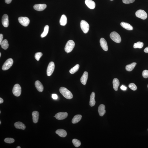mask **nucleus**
<instances>
[{"mask_svg":"<svg viewBox=\"0 0 148 148\" xmlns=\"http://www.w3.org/2000/svg\"><path fill=\"white\" fill-rule=\"evenodd\" d=\"M59 90L61 94L66 99H71L73 98V94L71 92L66 88L64 87H61L60 88Z\"/></svg>","mask_w":148,"mask_h":148,"instance_id":"obj_1","label":"nucleus"},{"mask_svg":"<svg viewBox=\"0 0 148 148\" xmlns=\"http://www.w3.org/2000/svg\"><path fill=\"white\" fill-rule=\"evenodd\" d=\"M75 43L73 41L69 40L67 42L64 48L65 51L67 53L71 52L74 47Z\"/></svg>","mask_w":148,"mask_h":148,"instance_id":"obj_2","label":"nucleus"},{"mask_svg":"<svg viewBox=\"0 0 148 148\" xmlns=\"http://www.w3.org/2000/svg\"><path fill=\"white\" fill-rule=\"evenodd\" d=\"M110 37L114 42L117 43H119L121 41V36L116 32H113L111 33Z\"/></svg>","mask_w":148,"mask_h":148,"instance_id":"obj_3","label":"nucleus"},{"mask_svg":"<svg viewBox=\"0 0 148 148\" xmlns=\"http://www.w3.org/2000/svg\"><path fill=\"white\" fill-rule=\"evenodd\" d=\"M81 28L85 34L87 33L90 29V26L88 23L84 20H81L80 22Z\"/></svg>","mask_w":148,"mask_h":148,"instance_id":"obj_4","label":"nucleus"},{"mask_svg":"<svg viewBox=\"0 0 148 148\" xmlns=\"http://www.w3.org/2000/svg\"><path fill=\"white\" fill-rule=\"evenodd\" d=\"M13 62V60L12 58H10L7 59L3 64L2 69L3 71L8 70L12 66Z\"/></svg>","mask_w":148,"mask_h":148,"instance_id":"obj_5","label":"nucleus"},{"mask_svg":"<svg viewBox=\"0 0 148 148\" xmlns=\"http://www.w3.org/2000/svg\"><path fill=\"white\" fill-rule=\"evenodd\" d=\"M21 88L18 84L15 85L13 88L12 92L14 95L16 97H19L21 93Z\"/></svg>","mask_w":148,"mask_h":148,"instance_id":"obj_6","label":"nucleus"},{"mask_svg":"<svg viewBox=\"0 0 148 148\" xmlns=\"http://www.w3.org/2000/svg\"><path fill=\"white\" fill-rule=\"evenodd\" d=\"M135 14L137 17L143 20L146 19L147 17V13L143 10H140L137 11Z\"/></svg>","mask_w":148,"mask_h":148,"instance_id":"obj_7","label":"nucleus"},{"mask_svg":"<svg viewBox=\"0 0 148 148\" xmlns=\"http://www.w3.org/2000/svg\"><path fill=\"white\" fill-rule=\"evenodd\" d=\"M54 63L51 62L49 63L47 70V74L48 76H50L54 71L55 69Z\"/></svg>","mask_w":148,"mask_h":148,"instance_id":"obj_8","label":"nucleus"},{"mask_svg":"<svg viewBox=\"0 0 148 148\" xmlns=\"http://www.w3.org/2000/svg\"><path fill=\"white\" fill-rule=\"evenodd\" d=\"M18 21L21 24L24 26H27L30 23V20L26 17H20L18 18Z\"/></svg>","mask_w":148,"mask_h":148,"instance_id":"obj_9","label":"nucleus"},{"mask_svg":"<svg viewBox=\"0 0 148 148\" xmlns=\"http://www.w3.org/2000/svg\"><path fill=\"white\" fill-rule=\"evenodd\" d=\"M68 114L66 112H60L55 115V117L58 120H63L67 117Z\"/></svg>","mask_w":148,"mask_h":148,"instance_id":"obj_10","label":"nucleus"},{"mask_svg":"<svg viewBox=\"0 0 148 148\" xmlns=\"http://www.w3.org/2000/svg\"><path fill=\"white\" fill-rule=\"evenodd\" d=\"M100 43L101 47L105 51H108V47L107 42L104 38H101L100 40Z\"/></svg>","mask_w":148,"mask_h":148,"instance_id":"obj_11","label":"nucleus"},{"mask_svg":"<svg viewBox=\"0 0 148 148\" xmlns=\"http://www.w3.org/2000/svg\"><path fill=\"white\" fill-rule=\"evenodd\" d=\"M2 23L5 27H8L9 25L8 16L6 14H5L3 16L2 19Z\"/></svg>","mask_w":148,"mask_h":148,"instance_id":"obj_12","label":"nucleus"},{"mask_svg":"<svg viewBox=\"0 0 148 148\" xmlns=\"http://www.w3.org/2000/svg\"><path fill=\"white\" fill-rule=\"evenodd\" d=\"M47 7V5L45 4H37L34 5V8L37 11H42L45 10Z\"/></svg>","mask_w":148,"mask_h":148,"instance_id":"obj_13","label":"nucleus"},{"mask_svg":"<svg viewBox=\"0 0 148 148\" xmlns=\"http://www.w3.org/2000/svg\"><path fill=\"white\" fill-rule=\"evenodd\" d=\"M88 77V73L87 72L85 71L84 72L80 79L81 84L84 85H85L86 84Z\"/></svg>","mask_w":148,"mask_h":148,"instance_id":"obj_14","label":"nucleus"},{"mask_svg":"<svg viewBox=\"0 0 148 148\" xmlns=\"http://www.w3.org/2000/svg\"><path fill=\"white\" fill-rule=\"evenodd\" d=\"M35 86L39 92H42L43 91V86L40 81L38 80L36 81L35 83Z\"/></svg>","mask_w":148,"mask_h":148,"instance_id":"obj_15","label":"nucleus"},{"mask_svg":"<svg viewBox=\"0 0 148 148\" xmlns=\"http://www.w3.org/2000/svg\"><path fill=\"white\" fill-rule=\"evenodd\" d=\"M85 3L89 8L91 9L95 8V3L92 0H86Z\"/></svg>","mask_w":148,"mask_h":148,"instance_id":"obj_16","label":"nucleus"},{"mask_svg":"<svg viewBox=\"0 0 148 148\" xmlns=\"http://www.w3.org/2000/svg\"><path fill=\"white\" fill-rule=\"evenodd\" d=\"M39 113L37 111H35L32 113V119L33 122L36 123L38 122L39 117Z\"/></svg>","mask_w":148,"mask_h":148,"instance_id":"obj_17","label":"nucleus"},{"mask_svg":"<svg viewBox=\"0 0 148 148\" xmlns=\"http://www.w3.org/2000/svg\"><path fill=\"white\" fill-rule=\"evenodd\" d=\"M14 125L16 129L25 130L26 128V126L24 124L21 122H16L15 123Z\"/></svg>","mask_w":148,"mask_h":148,"instance_id":"obj_18","label":"nucleus"},{"mask_svg":"<svg viewBox=\"0 0 148 148\" xmlns=\"http://www.w3.org/2000/svg\"><path fill=\"white\" fill-rule=\"evenodd\" d=\"M56 134H58L59 136L62 137H64L67 135V133L65 130L64 129H60L57 130L55 132Z\"/></svg>","mask_w":148,"mask_h":148,"instance_id":"obj_19","label":"nucleus"},{"mask_svg":"<svg viewBox=\"0 0 148 148\" xmlns=\"http://www.w3.org/2000/svg\"><path fill=\"white\" fill-rule=\"evenodd\" d=\"M105 108V107L104 105L101 104L99 106L98 110L99 115L100 116H103L106 113Z\"/></svg>","mask_w":148,"mask_h":148,"instance_id":"obj_20","label":"nucleus"},{"mask_svg":"<svg viewBox=\"0 0 148 148\" xmlns=\"http://www.w3.org/2000/svg\"><path fill=\"white\" fill-rule=\"evenodd\" d=\"M121 25L123 28L128 30H132L133 29V27L130 24L125 22H122Z\"/></svg>","mask_w":148,"mask_h":148,"instance_id":"obj_21","label":"nucleus"},{"mask_svg":"<svg viewBox=\"0 0 148 148\" xmlns=\"http://www.w3.org/2000/svg\"><path fill=\"white\" fill-rule=\"evenodd\" d=\"M95 93L94 92H92L90 96V106H93L95 105Z\"/></svg>","mask_w":148,"mask_h":148,"instance_id":"obj_22","label":"nucleus"},{"mask_svg":"<svg viewBox=\"0 0 148 148\" xmlns=\"http://www.w3.org/2000/svg\"><path fill=\"white\" fill-rule=\"evenodd\" d=\"M137 64L136 63L133 62L128 65H127L126 66L125 69L127 71L130 72L132 71L134 69L135 67Z\"/></svg>","mask_w":148,"mask_h":148,"instance_id":"obj_23","label":"nucleus"},{"mask_svg":"<svg viewBox=\"0 0 148 148\" xmlns=\"http://www.w3.org/2000/svg\"><path fill=\"white\" fill-rule=\"evenodd\" d=\"M67 22V18L64 15H63L60 18V23L61 25L65 26Z\"/></svg>","mask_w":148,"mask_h":148,"instance_id":"obj_24","label":"nucleus"},{"mask_svg":"<svg viewBox=\"0 0 148 148\" xmlns=\"http://www.w3.org/2000/svg\"><path fill=\"white\" fill-rule=\"evenodd\" d=\"M113 88L116 91H117L118 90V87L120 85V82L119 80L116 78H115L113 81Z\"/></svg>","mask_w":148,"mask_h":148,"instance_id":"obj_25","label":"nucleus"},{"mask_svg":"<svg viewBox=\"0 0 148 148\" xmlns=\"http://www.w3.org/2000/svg\"><path fill=\"white\" fill-rule=\"evenodd\" d=\"M82 116L80 115H77L74 116L72 120V123L73 124H75L78 123L80 121Z\"/></svg>","mask_w":148,"mask_h":148,"instance_id":"obj_26","label":"nucleus"},{"mask_svg":"<svg viewBox=\"0 0 148 148\" xmlns=\"http://www.w3.org/2000/svg\"><path fill=\"white\" fill-rule=\"evenodd\" d=\"M0 44L1 45V47L4 50L7 49L9 47V44L8 42L6 39L3 40Z\"/></svg>","mask_w":148,"mask_h":148,"instance_id":"obj_27","label":"nucleus"},{"mask_svg":"<svg viewBox=\"0 0 148 148\" xmlns=\"http://www.w3.org/2000/svg\"><path fill=\"white\" fill-rule=\"evenodd\" d=\"M49 30V26L47 25L45 26L44 27V30L43 32L41 35V37L42 38H43L47 36L48 32Z\"/></svg>","mask_w":148,"mask_h":148,"instance_id":"obj_28","label":"nucleus"},{"mask_svg":"<svg viewBox=\"0 0 148 148\" xmlns=\"http://www.w3.org/2000/svg\"><path fill=\"white\" fill-rule=\"evenodd\" d=\"M79 67V64H77L74 67L72 68L70 70V73L72 74L75 73L76 72L78 71Z\"/></svg>","mask_w":148,"mask_h":148,"instance_id":"obj_29","label":"nucleus"},{"mask_svg":"<svg viewBox=\"0 0 148 148\" xmlns=\"http://www.w3.org/2000/svg\"><path fill=\"white\" fill-rule=\"evenodd\" d=\"M143 42H138L134 44V45H133V47L134 48H142L143 47Z\"/></svg>","mask_w":148,"mask_h":148,"instance_id":"obj_30","label":"nucleus"},{"mask_svg":"<svg viewBox=\"0 0 148 148\" xmlns=\"http://www.w3.org/2000/svg\"><path fill=\"white\" fill-rule=\"evenodd\" d=\"M72 142L74 146L75 147H78L80 146L81 145V142L80 141L76 139H74L72 140Z\"/></svg>","mask_w":148,"mask_h":148,"instance_id":"obj_31","label":"nucleus"},{"mask_svg":"<svg viewBox=\"0 0 148 148\" xmlns=\"http://www.w3.org/2000/svg\"><path fill=\"white\" fill-rule=\"evenodd\" d=\"M15 141L14 139L12 138H7L5 139L4 141L5 143H13Z\"/></svg>","mask_w":148,"mask_h":148,"instance_id":"obj_32","label":"nucleus"},{"mask_svg":"<svg viewBox=\"0 0 148 148\" xmlns=\"http://www.w3.org/2000/svg\"><path fill=\"white\" fill-rule=\"evenodd\" d=\"M42 55V53L38 52L36 53L35 55V59L38 61H39L40 58Z\"/></svg>","mask_w":148,"mask_h":148,"instance_id":"obj_33","label":"nucleus"},{"mask_svg":"<svg viewBox=\"0 0 148 148\" xmlns=\"http://www.w3.org/2000/svg\"><path fill=\"white\" fill-rule=\"evenodd\" d=\"M129 87L131 90H136L137 89L136 85L132 83H131L129 85Z\"/></svg>","mask_w":148,"mask_h":148,"instance_id":"obj_34","label":"nucleus"},{"mask_svg":"<svg viewBox=\"0 0 148 148\" xmlns=\"http://www.w3.org/2000/svg\"><path fill=\"white\" fill-rule=\"evenodd\" d=\"M142 75L144 78H148V70H144L142 72Z\"/></svg>","mask_w":148,"mask_h":148,"instance_id":"obj_35","label":"nucleus"},{"mask_svg":"<svg viewBox=\"0 0 148 148\" xmlns=\"http://www.w3.org/2000/svg\"><path fill=\"white\" fill-rule=\"evenodd\" d=\"M135 1V0H122L123 3L126 4H129L133 3Z\"/></svg>","mask_w":148,"mask_h":148,"instance_id":"obj_36","label":"nucleus"},{"mask_svg":"<svg viewBox=\"0 0 148 148\" xmlns=\"http://www.w3.org/2000/svg\"><path fill=\"white\" fill-rule=\"evenodd\" d=\"M52 97L53 99L56 100L58 99V96L56 94H53L52 95Z\"/></svg>","mask_w":148,"mask_h":148,"instance_id":"obj_37","label":"nucleus"},{"mask_svg":"<svg viewBox=\"0 0 148 148\" xmlns=\"http://www.w3.org/2000/svg\"><path fill=\"white\" fill-rule=\"evenodd\" d=\"M3 35L2 34H0V44L3 41Z\"/></svg>","mask_w":148,"mask_h":148,"instance_id":"obj_38","label":"nucleus"},{"mask_svg":"<svg viewBox=\"0 0 148 148\" xmlns=\"http://www.w3.org/2000/svg\"><path fill=\"white\" fill-rule=\"evenodd\" d=\"M121 88L122 90H127V87L123 85H122L121 87Z\"/></svg>","mask_w":148,"mask_h":148,"instance_id":"obj_39","label":"nucleus"},{"mask_svg":"<svg viewBox=\"0 0 148 148\" xmlns=\"http://www.w3.org/2000/svg\"><path fill=\"white\" fill-rule=\"evenodd\" d=\"M12 0H5V2L7 4H10Z\"/></svg>","mask_w":148,"mask_h":148,"instance_id":"obj_40","label":"nucleus"},{"mask_svg":"<svg viewBox=\"0 0 148 148\" xmlns=\"http://www.w3.org/2000/svg\"><path fill=\"white\" fill-rule=\"evenodd\" d=\"M144 52L146 53H148V47L146 48L144 50Z\"/></svg>","mask_w":148,"mask_h":148,"instance_id":"obj_41","label":"nucleus"},{"mask_svg":"<svg viewBox=\"0 0 148 148\" xmlns=\"http://www.w3.org/2000/svg\"><path fill=\"white\" fill-rule=\"evenodd\" d=\"M3 100L1 98H0V103L1 104L3 102Z\"/></svg>","mask_w":148,"mask_h":148,"instance_id":"obj_42","label":"nucleus"},{"mask_svg":"<svg viewBox=\"0 0 148 148\" xmlns=\"http://www.w3.org/2000/svg\"><path fill=\"white\" fill-rule=\"evenodd\" d=\"M16 148H21V147H20V146H18V147H16Z\"/></svg>","mask_w":148,"mask_h":148,"instance_id":"obj_43","label":"nucleus"},{"mask_svg":"<svg viewBox=\"0 0 148 148\" xmlns=\"http://www.w3.org/2000/svg\"><path fill=\"white\" fill-rule=\"evenodd\" d=\"M1 53H0V57H1Z\"/></svg>","mask_w":148,"mask_h":148,"instance_id":"obj_44","label":"nucleus"},{"mask_svg":"<svg viewBox=\"0 0 148 148\" xmlns=\"http://www.w3.org/2000/svg\"><path fill=\"white\" fill-rule=\"evenodd\" d=\"M0 124H1V121H0Z\"/></svg>","mask_w":148,"mask_h":148,"instance_id":"obj_45","label":"nucleus"},{"mask_svg":"<svg viewBox=\"0 0 148 148\" xmlns=\"http://www.w3.org/2000/svg\"><path fill=\"white\" fill-rule=\"evenodd\" d=\"M1 113V111H0V113Z\"/></svg>","mask_w":148,"mask_h":148,"instance_id":"obj_46","label":"nucleus"},{"mask_svg":"<svg viewBox=\"0 0 148 148\" xmlns=\"http://www.w3.org/2000/svg\"><path fill=\"white\" fill-rule=\"evenodd\" d=\"M111 1H113V0H110Z\"/></svg>","mask_w":148,"mask_h":148,"instance_id":"obj_47","label":"nucleus"},{"mask_svg":"<svg viewBox=\"0 0 148 148\" xmlns=\"http://www.w3.org/2000/svg\"></svg>","mask_w":148,"mask_h":148,"instance_id":"obj_48","label":"nucleus"},{"mask_svg":"<svg viewBox=\"0 0 148 148\" xmlns=\"http://www.w3.org/2000/svg\"></svg>","mask_w":148,"mask_h":148,"instance_id":"obj_49","label":"nucleus"}]
</instances>
